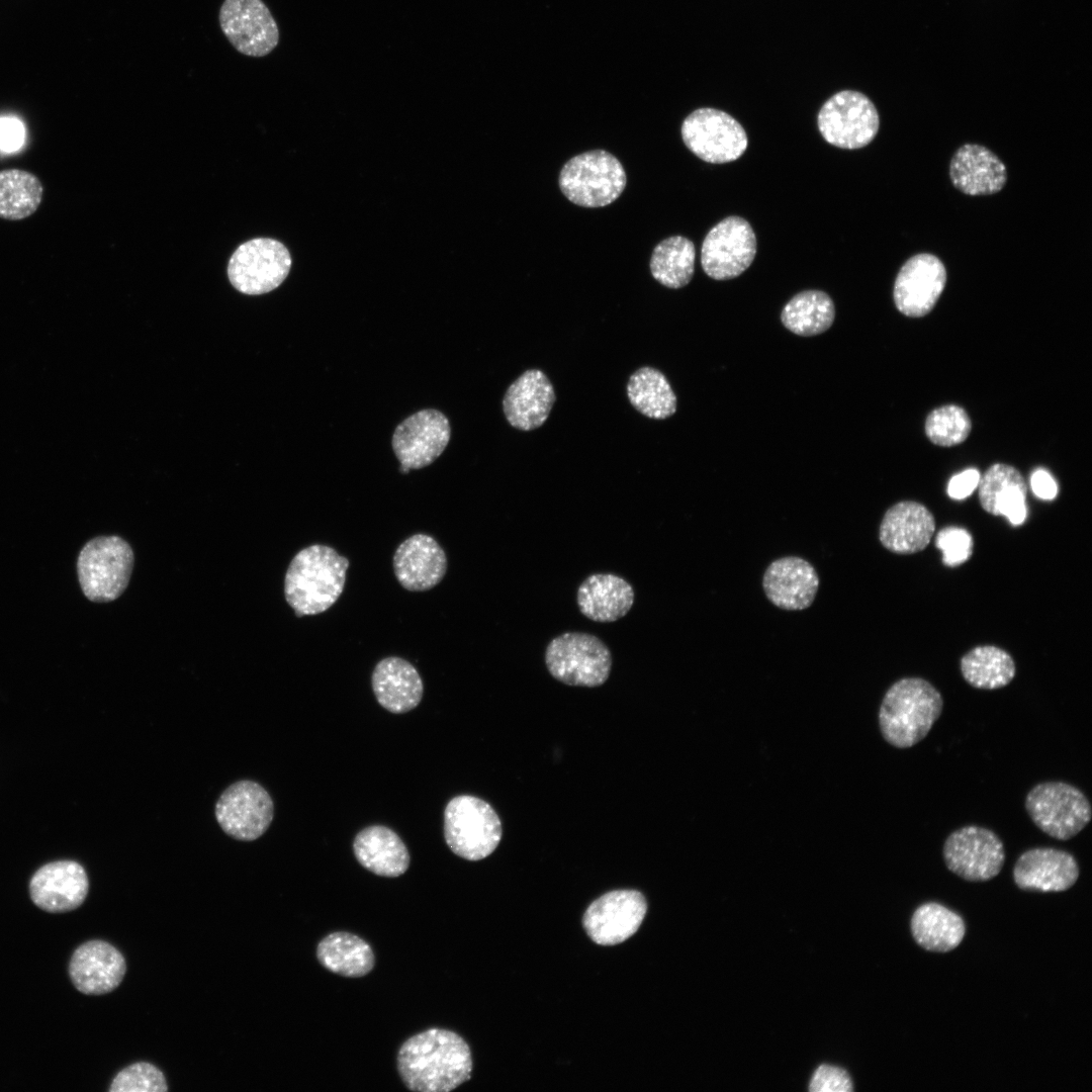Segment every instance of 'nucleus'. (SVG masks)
Returning <instances> with one entry per match:
<instances>
[{
  "mask_svg": "<svg viewBox=\"0 0 1092 1092\" xmlns=\"http://www.w3.org/2000/svg\"><path fill=\"white\" fill-rule=\"evenodd\" d=\"M397 1071L404 1086L417 1092H449L471 1077L468 1043L458 1033L430 1028L399 1048Z\"/></svg>",
  "mask_w": 1092,
  "mask_h": 1092,
  "instance_id": "1",
  "label": "nucleus"
},
{
  "mask_svg": "<svg viewBox=\"0 0 1092 1092\" xmlns=\"http://www.w3.org/2000/svg\"><path fill=\"white\" fill-rule=\"evenodd\" d=\"M349 560L334 548L314 544L291 560L284 578V595L297 617L316 615L340 598Z\"/></svg>",
  "mask_w": 1092,
  "mask_h": 1092,
  "instance_id": "2",
  "label": "nucleus"
},
{
  "mask_svg": "<svg viewBox=\"0 0 1092 1092\" xmlns=\"http://www.w3.org/2000/svg\"><path fill=\"white\" fill-rule=\"evenodd\" d=\"M943 699L926 679L904 677L886 692L879 710L884 739L897 748H909L924 739L941 715Z\"/></svg>",
  "mask_w": 1092,
  "mask_h": 1092,
  "instance_id": "3",
  "label": "nucleus"
},
{
  "mask_svg": "<svg viewBox=\"0 0 1092 1092\" xmlns=\"http://www.w3.org/2000/svg\"><path fill=\"white\" fill-rule=\"evenodd\" d=\"M134 556L129 544L118 536L89 540L77 559V573L85 597L95 603L114 601L126 588Z\"/></svg>",
  "mask_w": 1092,
  "mask_h": 1092,
  "instance_id": "4",
  "label": "nucleus"
},
{
  "mask_svg": "<svg viewBox=\"0 0 1092 1092\" xmlns=\"http://www.w3.org/2000/svg\"><path fill=\"white\" fill-rule=\"evenodd\" d=\"M502 835L499 817L484 800L460 795L446 805L444 837L456 855L472 861L483 859L494 851Z\"/></svg>",
  "mask_w": 1092,
  "mask_h": 1092,
  "instance_id": "5",
  "label": "nucleus"
},
{
  "mask_svg": "<svg viewBox=\"0 0 1092 1092\" xmlns=\"http://www.w3.org/2000/svg\"><path fill=\"white\" fill-rule=\"evenodd\" d=\"M625 170L604 150L588 151L568 160L559 174V187L576 205L602 207L615 201L625 189Z\"/></svg>",
  "mask_w": 1092,
  "mask_h": 1092,
  "instance_id": "6",
  "label": "nucleus"
},
{
  "mask_svg": "<svg viewBox=\"0 0 1092 1092\" xmlns=\"http://www.w3.org/2000/svg\"><path fill=\"white\" fill-rule=\"evenodd\" d=\"M612 663L609 647L599 637L584 632L562 633L545 650L549 673L568 686H602L610 675Z\"/></svg>",
  "mask_w": 1092,
  "mask_h": 1092,
  "instance_id": "7",
  "label": "nucleus"
},
{
  "mask_svg": "<svg viewBox=\"0 0 1092 1092\" xmlns=\"http://www.w3.org/2000/svg\"><path fill=\"white\" fill-rule=\"evenodd\" d=\"M1025 809L1036 827L1059 840L1075 837L1092 818L1086 795L1064 782L1035 785L1026 795Z\"/></svg>",
  "mask_w": 1092,
  "mask_h": 1092,
  "instance_id": "8",
  "label": "nucleus"
},
{
  "mask_svg": "<svg viewBox=\"0 0 1092 1092\" xmlns=\"http://www.w3.org/2000/svg\"><path fill=\"white\" fill-rule=\"evenodd\" d=\"M817 124L830 145L855 150L869 145L877 135L880 118L872 100L861 92L842 90L820 108Z\"/></svg>",
  "mask_w": 1092,
  "mask_h": 1092,
  "instance_id": "9",
  "label": "nucleus"
},
{
  "mask_svg": "<svg viewBox=\"0 0 1092 1092\" xmlns=\"http://www.w3.org/2000/svg\"><path fill=\"white\" fill-rule=\"evenodd\" d=\"M680 133L693 154L712 164L739 159L748 145L743 126L727 112L711 107L690 113L682 121Z\"/></svg>",
  "mask_w": 1092,
  "mask_h": 1092,
  "instance_id": "10",
  "label": "nucleus"
},
{
  "mask_svg": "<svg viewBox=\"0 0 1092 1092\" xmlns=\"http://www.w3.org/2000/svg\"><path fill=\"white\" fill-rule=\"evenodd\" d=\"M290 267L291 257L282 243L257 238L240 245L234 252L228 275L236 289L258 295L277 288L287 277Z\"/></svg>",
  "mask_w": 1092,
  "mask_h": 1092,
  "instance_id": "11",
  "label": "nucleus"
},
{
  "mask_svg": "<svg viewBox=\"0 0 1092 1092\" xmlns=\"http://www.w3.org/2000/svg\"><path fill=\"white\" fill-rule=\"evenodd\" d=\"M756 237L743 217L731 215L715 224L701 249L704 272L715 280H729L742 274L756 255Z\"/></svg>",
  "mask_w": 1092,
  "mask_h": 1092,
  "instance_id": "12",
  "label": "nucleus"
},
{
  "mask_svg": "<svg viewBox=\"0 0 1092 1092\" xmlns=\"http://www.w3.org/2000/svg\"><path fill=\"white\" fill-rule=\"evenodd\" d=\"M942 854L949 871L971 882L993 879L1005 860L1000 837L991 829L977 825L951 832L944 841Z\"/></svg>",
  "mask_w": 1092,
  "mask_h": 1092,
  "instance_id": "13",
  "label": "nucleus"
},
{
  "mask_svg": "<svg viewBox=\"0 0 1092 1092\" xmlns=\"http://www.w3.org/2000/svg\"><path fill=\"white\" fill-rule=\"evenodd\" d=\"M274 816L269 793L258 783L243 780L228 787L215 804V818L231 837L252 841L265 833Z\"/></svg>",
  "mask_w": 1092,
  "mask_h": 1092,
  "instance_id": "14",
  "label": "nucleus"
},
{
  "mask_svg": "<svg viewBox=\"0 0 1092 1092\" xmlns=\"http://www.w3.org/2000/svg\"><path fill=\"white\" fill-rule=\"evenodd\" d=\"M450 437V423L437 410L426 408L407 417L396 427L391 441L400 471L407 473L433 463L445 450Z\"/></svg>",
  "mask_w": 1092,
  "mask_h": 1092,
  "instance_id": "15",
  "label": "nucleus"
},
{
  "mask_svg": "<svg viewBox=\"0 0 1092 1092\" xmlns=\"http://www.w3.org/2000/svg\"><path fill=\"white\" fill-rule=\"evenodd\" d=\"M218 17L222 32L243 55L264 57L278 44V26L262 0H224Z\"/></svg>",
  "mask_w": 1092,
  "mask_h": 1092,
  "instance_id": "16",
  "label": "nucleus"
},
{
  "mask_svg": "<svg viewBox=\"0 0 1092 1092\" xmlns=\"http://www.w3.org/2000/svg\"><path fill=\"white\" fill-rule=\"evenodd\" d=\"M646 910V900L640 892L612 891L588 906L583 915V927L596 943L618 944L638 930Z\"/></svg>",
  "mask_w": 1092,
  "mask_h": 1092,
  "instance_id": "17",
  "label": "nucleus"
},
{
  "mask_svg": "<svg viewBox=\"0 0 1092 1092\" xmlns=\"http://www.w3.org/2000/svg\"><path fill=\"white\" fill-rule=\"evenodd\" d=\"M946 283V270L936 256L917 254L907 260L895 280L893 297L897 309L910 317L927 314Z\"/></svg>",
  "mask_w": 1092,
  "mask_h": 1092,
  "instance_id": "18",
  "label": "nucleus"
},
{
  "mask_svg": "<svg viewBox=\"0 0 1092 1092\" xmlns=\"http://www.w3.org/2000/svg\"><path fill=\"white\" fill-rule=\"evenodd\" d=\"M89 880L85 869L74 860H56L39 868L29 883L32 902L50 913L72 911L85 901Z\"/></svg>",
  "mask_w": 1092,
  "mask_h": 1092,
  "instance_id": "19",
  "label": "nucleus"
},
{
  "mask_svg": "<svg viewBox=\"0 0 1092 1092\" xmlns=\"http://www.w3.org/2000/svg\"><path fill=\"white\" fill-rule=\"evenodd\" d=\"M126 963L112 944L100 939L86 941L73 952L69 975L78 991L86 995H103L122 982Z\"/></svg>",
  "mask_w": 1092,
  "mask_h": 1092,
  "instance_id": "20",
  "label": "nucleus"
},
{
  "mask_svg": "<svg viewBox=\"0 0 1092 1092\" xmlns=\"http://www.w3.org/2000/svg\"><path fill=\"white\" fill-rule=\"evenodd\" d=\"M1079 877L1076 858L1068 851L1053 847L1030 848L1017 858L1013 879L1018 888L1038 892H1062Z\"/></svg>",
  "mask_w": 1092,
  "mask_h": 1092,
  "instance_id": "21",
  "label": "nucleus"
},
{
  "mask_svg": "<svg viewBox=\"0 0 1092 1092\" xmlns=\"http://www.w3.org/2000/svg\"><path fill=\"white\" fill-rule=\"evenodd\" d=\"M818 586L819 577L814 566L798 556L774 560L762 577V587L767 599L775 606L788 611H800L810 607Z\"/></svg>",
  "mask_w": 1092,
  "mask_h": 1092,
  "instance_id": "22",
  "label": "nucleus"
},
{
  "mask_svg": "<svg viewBox=\"0 0 1092 1092\" xmlns=\"http://www.w3.org/2000/svg\"><path fill=\"white\" fill-rule=\"evenodd\" d=\"M555 398L547 375L539 369H529L508 387L503 398L504 414L512 427L532 431L547 421Z\"/></svg>",
  "mask_w": 1092,
  "mask_h": 1092,
  "instance_id": "23",
  "label": "nucleus"
},
{
  "mask_svg": "<svg viewBox=\"0 0 1092 1092\" xmlns=\"http://www.w3.org/2000/svg\"><path fill=\"white\" fill-rule=\"evenodd\" d=\"M396 579L407 590L424 592L436 586L447 571L440 544L426 534H415L396 548L393 556Z\"/></svg>",
  "mask_w": 1092,
  "mask_h": 1092,
  "instance_id": "24",
  "label": "nucleus"
},
{
  "mask_svg": "<svg viewBox=\"0 0 1092 1092\" xmlns=\"http://www.w3.org/2000/svg\"><path fill=\"white\" fill-rule=\"evenodd\" d=\"M935 520L923 505L913 500L895 504L885 513L879 530L882 545L897 554H913L927 547Z\"/></svg>",
  "mask_w": 1092,
  "mask_h": 1092,
  "instance_id": "25",
  "label": "nucleus"
},
{
  "mask_svg": "<svg viewBox=\"0 0 1092 1092\" xmlns=\"http://www.w3.org/2000/svg\"><path fill=\"white\" fill-rule=\"evenodd\" d=\"M949 176L953 186L965 194L990 195L1004 187L1007 171L1003 162L989 149L966 144L952 156Z\"/></svg>",
  "mask_w": 1092,
  "mask_h": 1092,
  "instance_id": "26",
  "label": "nucleus"
},
{
  "mask_svg": "<svg viewBox=\"0 0 1092 1092\" xmlns=\"http://www.w3.org/2000/svg\"><path fill=\"white\" fill-rule=\"evenodd\" d=\"M635 600L633 586L614 573H594L578 586L576 603L580 613L599 623H611L625 617Z\"/></svg>",
  "mask_w": 1092,
  "mask_h": 1092,
  "instance_id": "27",
  "label": "nucleus"
},
{
  "mask_svg": "<svg viewBox=\"0 0 1092 1092\" xmlns=\"http://www.w3.org/2000/svg\"><path fill=\"white\" fill-rule=\"evenodd\" d=\"M372 690L377 702L394 714L415 709L423 698V681L407 660L390 656L380 660L372 672Z\"/></svg>",
  "mask_w": 1092,
  "mask_h": 1092,
  "instance_id": "28",
  "label": "nucleus"
},
{
  "mask_svg": "<svg viewBox=\"0 0 1092 1092\" xmlns=\"http://www.w3.org/2000/svg\"><path fill=\"white\" fill-rule=\"evenodd\" d=\"M978 486L980 504L985 512L1004 516L1014 526L1025 521L1027 489L1016 468L1002 463L993 464L980 477Z\"/></svg>",
  "mask_w": 1092,
  "mask_h": 1092,
  "instance_id": "29",
  "label": "nucleus"
},
{
  "mask_svg": "<svg viewBox=\"0 0 1092 1092\" xmlns=\"http://www.w3.org/2000/svg\"><path fill=\"white\" fill-rule=\"evenodd\" d=\"M353 851L358 862L369 872L387 878L404 874L410 853L401 838L390 828L372 825L355 837Z\"/></svg>",
  "mask_w": 1092,
  "mask_h": 1092,
  "instance_id": "30",
  "label": "nucleus"
},
{
  "mask_svg": "<svg viewBox=\"0 0 1092 1092\" xmlns=\"http://www.w3.org/2000/svg\"><path fill=\"white\" fill-rule=\"evenodd\" d=\"M912 935L922 948L946 952L963 940L966 926L963 918L938 903L919 906L911 918Z\"/></svg>",
  "mask_w": 1092,
  "mask_h": 1092,
  "instance_id": "31",
  "label": "nucleus"
},
{
  "mask_svg": "<svg viewBox=\"0 0 1092 1092\" xmlns=\"http://www.w3.org/2000/svg\"><path fill=\"white\" fill-rule=\"evenodd\" d=\"M316 958L328 971L348 978H359L374 968L375 958L369 943L346 931L332 932L317 944Z\"/></svg>",
  "mask_w": 1092,
  "mask_h": 1092,
  "instance_id": "32",
  "label": "nucleus"
},
{
  "mask_svg": "<svg viewBox=\"0 0 1092 1092\" xmlns=\"http://www.w3.org/2000/svg\"><path fill=\"white\" fill-rule=\"evenodd\" d=\"M630 403L643 416L664 420L676 411V396L662 372L643 366L631 374L627 383Z\"/></svg>",
  "mask_w": 1092,
  "mask_h": 1092,
  "instance_id": "33",
  "label": "nucleus"
},
{
  "mask_svg": "<svg viewBox=\"0 0 1092 1092\" xmlns=\"http://www.w3.org/2000/svg\"><path fill=\"white\" fill-rule=\"evenodd\" d=\"M961 671L965 680L976 689L996 690L1011 682L1016 673L1012 656L993 646H977L961 659Z\"/></svg>",
  "mask_w": 1092,
  "mask_h": 1092,
  "instance_id": "34",
  "label": "nucleus"
},
{
  "mask_svg": "<svg viewBox=\"0 0 1092 1092\" xmlns=\"http://www.w3.org/2000/svg\"><path fill=\"white\" fill-rule=\"evenodd\" d=\"M835 316L831 297L821 290H804L784 306L783 325L796 335L811 337L827 331Z\"/></svg>",
  "mask_w": 1092,
  "mask_h": 1092,
  "instance_id": "35",
  "label": "nucleus"
},
{
  "mask_svg": "<svg viewBox=\"0 0 1092 1092\" xmlns=\"http://www.w3.org/2000/svg\"><path fill=\"white\" fill-rule=\"evenodd\" d=\"M696 250L686 237L673 236L661 241L650 258V271L660 284L677 289L686 286L695 272Z\"/></svg>",
  "mask_w": 1092,
  "mask_h": 1092,
  "instance_id": "36",
  "label": "nucleus"
},
{
  "mask_svg": "<svg viewBox=\"0 0 1092 1092\" xmlns=\"http://www.w3.org/2000/svg\"><path fill=\"white\" fill-rule=\"evenodd\" d=\"M42 197V183L34 174L22 169L0 171V218L28 217L37 210Z\"/></svg>",
  "mask_w": 1092,
  "mask_h": 1092,
  "instance_id": "37",
  "label": "nucleus"
},
{
  "mask_svg": "<svg viewBox=\"0 0 1092 1092\" xmlns=\"http://www.w3.org/2000/svg\"><path fill=\"white\" fill-rule=\"evenodd\" d=\"M972 429L966 411L956 404L933 410L925 421V434L935 445L950 447L963 443Z\"/></svg>",
  "mask_w": 1092,
  "mask_h": 1092,
  "instance_id": "38",
  "label": "nucleus"
},
{
  "mask_svg": "<svg viewBox=\"0 0 1092 1092\" xmlns=\"http://www.w3.org/2000/svg\"><path fill=\"white\" fill-rule=\"evenodd\" d=\"M168 1090L162 1071L147 1062H138L117 1073L110 1092H165Z\"/></svg>",
  "mask_w": 1092,
  "mask_h": 1092,
  "instance_id": "39",
  "label": "nucleus"
},
{
  "mask_svg": "<svg viewBox=\"0 0 1092 1092\" xmlns=\"http://www.w3.org/2000/svg\"><path fill=\"white\" fill-rule=\"evenodd\" d=\"M935 545L942 552L943 563L951 567L967 561L973 552L972 535L966 529L959 527L940 530L936 536Z\"/></svg>",
  "mask_w": 1092,
  "mask_h": 1092,
  "instance_id": "40",
  "label": "nucleus"
},
{
  "mask_svg": "<svg viewBox=\"0 0 1092 1092\" xmlns=\"http://www.w3.org/2000/svg\"><path fill=\"white\" fill-rule=\"evenodd\" d=\"M852 1089L849 1075L829 1065H822L815 1071L809 1086V1090L814 1092H848Z\"/></svg>",
  "mask_w": 1092,
  "mask_h": 1092,
  "instance_id": "41",
  "label": "nucleus"
},
{
  "mask_svg": "<svg viewBox=\"0 0 1092 1092\" xmlns=\"http://www.w3.org/2000/svg\"><path fill=\"white\" fill-rule=\"evenodd\" d=\"M980 473L969 468L951 477L947 485V494L953 499H964L971 495L980 481Z\"/></svg>",
  "mask_w": 1092,
  "mask_h": 1092,
  "instance_id": "42",
  "label": "nucleus"
},
{
  "mask_svg": "<svg viewBox=\"0 0 1092 1092\" xmlns=\"http://www.w3.org/2000/svg\"><path fill=\"white\" fill-rule=\"evenodd\" d=\"M22 124L13 118H0V149L14 151L23 143Z\"/></svg>",
  "mask_w": 1092,
  "mask_h": 1092,
  "instance_id": "43",
  "label": "nucleus"
},
{
  "mask_svg": "<svg viewBox=\"0 0 1092 1092\" xmlns=\"http://www.w3.org/2000/svg\"><path fill=\"white\" fill-rule=\"evenodd\" d=\"M1033 493L1041 499H1054L1058 493V485L1052 475L1044 469L1034 471L1030 478Z\"/></svg>",
  "mask_w": 1092,
  "mask_h": 1092,
  "instance_id": "44",
  "label": "nucleus"
}]
</instances>
